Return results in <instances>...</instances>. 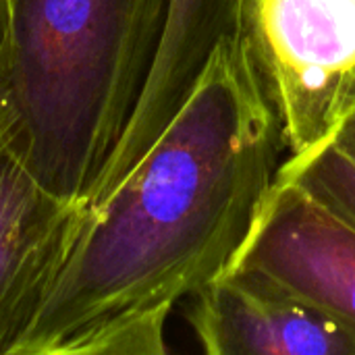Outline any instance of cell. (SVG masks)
<instances>
[{
	"mask_svg": "<svg viewBox=\"0 0 355 355\" xmlns=\"http://www.w3.org/2000/svg\"><path fill=\"white\" fill-rule=\"evenodd\" d=\"M168 0H12L0 139L56 198L89 206L148 85Z\"/></svg>",
	"mask_w": 355,
	"mask_h": 355,
	"instance_id": "obj_2",
	"label": "cell"
},
{
	"mask_svg": "<svg viewBox=\"0 0 355 355\" xmlns=\"http://www.w3.org/2000/svg\"><path fill=\"white\" fill-rule=\"evenodd\" d=\"M185 318L208 355H355L331 320L237 268L191 295Z\"/></svg>",
	"mask_w": 355,
	"mask_h": 355,
	"instance_id": "obj_6",
	"label": "cell"
},
{
	"mask_svg": "<svg viewBox=\"0 0 355 355\" xmlns=\"http://www.w3.org/2000/svg\"><path fill=\"white\" fill-rule=\"evenodd\" d=\"M279 175L289 177L355 223V160L333 141L283 160Z\"/></svg>",
	"mask_w": 355,
	"mask_h": 355,
	"instance_id": "obj_7",
	"label": "cell"
},
{
	"mask_svg": "<svg viewBox=\"0 0 355 355\" xmlns=\"http://www.w3.org/2000/svg\"><path fill=\"white\" fill-rule=\"evenodd\" d=\"M239 35L285 158L333 141L355 106V0H243Z\"/></svg>",
	"mask_w": 355,
	"mask_h": 355,
	"instance_id": "obj_3",
	"label": "cell"
},
{
	"mask_svg": "<svg viewBox=\"0 0 355 355\" xmlns=\"http://www.w3.org/2000/svg\"><path fill=\"white\" fill-rule=\"evenodd\" d=\"M283 135L241 35L85 227L15 355H162L173 308L235 260Z\"/></svg>",
	"mask_w": 355,
	"mask_h": 355,
	"instance_id": "obj_1",
	"label": "cell"
},
{
	"mask_svg": "<svg viewBox=\"0 0 355 355\" xmlns=\"http://www.w3.org/2000/svg\"><path fill=\"white\" fill-rule=\"evenodd\" d=\"M10 15H12V0H0V60H2L6 44H8Z\"/></svg>",
	"mask_w": 355,
	"mask_h": 355,
	"instance_id": "obj_9",
	"label": "cell"
},
{
	"mask_svg": "<svg viewBox=\"0 0 355 355\" xmlns=\"http://www.w3.org/2000/svg\"><path fill=\"white\" fill-rule=\"evenodd\" d=\"M333 144L345 152L352 160H355V106L345 114L343 123L339 125L335 137H333Z\"/></svg>",
	"mask_w": 355,
	"mask_h": 355,
	"instance_id": "obj_8",
	"label": "cell"
},
{
	"mask_svg": "<svg viewBox=\"0 0 355 355\" xmlns=\"http://www.w3.org/2000/svg\"><path fill=\"white\" fill-rule=\"evenodd\" d=\"M89 206L42 187L0 139V355H15L75 248Z\"/></svg>",
	"mask_w": 355,
	"mask_h": 355,
	"instance_id": "obj_5",
	"label": "cell"
},
{
	"mask_svg": "<svg viewBox=\"0 0 355 355\" xmlns=\"http://www.w3.org/2000/svg\"><path fill=\"white\" fill-rule=\"evenodd\" d=\"M229 268L318 312L355 345V223L302 183L277 175Z\"/></svg>",
	"mask_w": 355,
	"mask_h": 355,
	"instance_id": "obj_4",
	"label": "cell"
}]
</instances>
